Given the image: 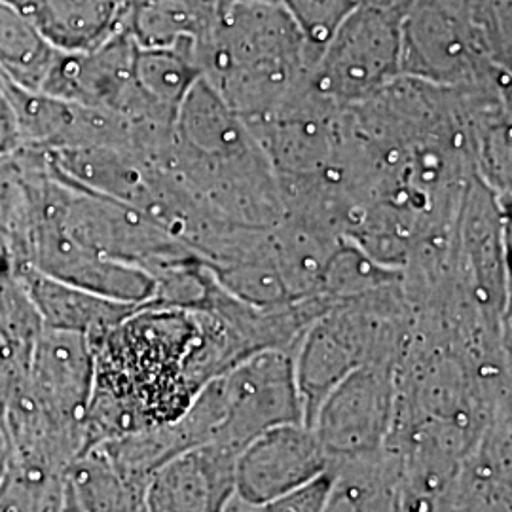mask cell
<instances>
[{
  "label": "cell",
  "instance_id": "1",
  "mask_svg": "<svg viewBox=\"0 0 512 512\" xmlns=\"http://www.w3.org/2000/svg\"><path fill=\"white\" fill-rule=\"evenodd\" d=\"M93 351L86 450L177 420L205 385L251 357L217 311L147 304L95 340Z\"/></svg>",
  "mask_w": 512,
  "mask_h": 512
},
{
  "label": "cell",
  "instance_id": "2",
  "mask_svg": "<svg viewBox=\"0 0 512 512\" xmlns=\"http://www.w3.org/2000/svg\"><path fill=\"white\" fill-rule=\"evenodd\" d=\"M317 61L283 4L220 0L200 71L232 112L255 122L310 92Z\"/></svg>",
  "mask_w": 512,
  "mask_h": 512
},
{
  "label": "cell",
  "instance_id": "3",
  "mask_svg": "<svg viewBox=\"0 0 512 512\" xmlns=\"http://www.w3.org/2000/svg\"><path fill=\"white\" fill-rule=\"evenodd\" d=\"M412 2L363 0L319 55L313 88L349 109L401 76V31Z\"/></svg>",
  "mask_w": 512,
  "mask_h": 512
},
{
  "label": "cell",
  "instance_id": "4",
  "mask_svg": "<svg viewBox=\"0 0 512 512\" xmlns=\"http://www.w3.org/2000/svg\"><path fill=\"white\" fill-rule=\"evenodd\" d=\"M401 74L442 88L497 86L495 63L467 0H414L403 19Z\"/></svg>",
  "mask_w": 512,
  "mask_h": 512
},
{
  "label": "cell",
  "instance_id": "5",
  "mask_svg": "<svg viewBox=\"0 0 512 512\" xmlns=\"http://www.w3.org/2000/svg\"><path fill=\"white\" fill-rule=\"evenodd\" d=\"M217 385L222 420L213 442L241 452L268 429L304 423L294 351H258L217 378Z\"/></svg>",
  "mask_w": 512,
  "mask_h": 512
},
{
  "label": "cell",
  "instance_id": "6",
  "mask_svg": "<svg viewBox=\"0 0 512 512\" xmlns=\"http://www.w3.org/2000/svg\"><path fill=\"white\" fill-rule=\"evenodd\" d=\"M395 372V366H359L327 395L311 429L329 465L384 450L397 410Z\"/></svg>",
  "mask_w": 512,
  "mask_h": 512
},
{
  "label": "cell",
  "instance_id": "7",
  "mask_svg": "<svg viewBox=\"0 0 512 512\" xmlns=\"http://www.w3.org/2000/svg\"><path fill=\"white\" fill-rule=\"evenodd\" d=\"M327 471L329 458L311 427L304 423L279 425L239 452L234 494L260 505L291 494Z\"/></svg>",
  "mask_w": 512,
  "mask_h": 512
},
{
  "label": "cell",
  "instance_id": "8",
  "mask_svg": "<svg viewBox=\"0 0 512 512\" xmlns=\"http://www.w3.org/2000/svg\"><path fill=\"white\" fill-rule=\"evenodd\" d=\"M27 266L55 281L126 304L143 306L154 293L147 272L99 255L52 220L35 222L27 243Z\"/></svg>",
  "mask_w": 512,
  "mask_h": 512
},
{
  "label": "cell",
  "instance_id": "9",
  "mask_svg": "<svg viewBox=\"0 0 512 512\" xmlns=\"http://www.w3.org/2000/svg\"><path fill=\"white\" fill-rule=\"evenodd\" d=\"M93 374L95 351L88 336L40 329L27 355L25 385L50 416L86 431Z\"/></svg>",
  "mask_w": 512,
  "mask_h": 512
},
{
  "label": "cell",
  "instance_id": "10",
  "mask_svg": "<svg viewBox=\"0 0 512 512\" xmlns=\"http://www.w3.org/2000/svg\"><path fill=\"white\" fill-rule=\"evenodd\" d=\"M238 454L209 442L167 461L148 482V512L224 511L234 495Z\"/></svg>",
  "mask_w": 512,
  "mask_h": 512
},
{
  "label": "cell",
  "instance_id": "11",
  "mask_svg": "<svg viewBox=\"0 0 512 512\" xmlns=\"http://www.w3.org/2000/svg\"><path fill=\"white\" fill-rule=\"evenodd\" d=\"M18 275L42 327L84 334L92 344L141 308L55 281L27 264L18 266Z\"/></svg>",
  "mask_w": 512,
  "mask_h": 512
},
{
  "label": "cell",
  "instance_id": "12",
  "mask_svg": "<svg viewBox=\"0 0 512 512\" xmlns=\"http://www.w3.org/2000/svg\"><path fill=\"white\" fill-rule=\"evenodd\" d=\"M220 0H128L122 31L139 48H181L196 57L219 18Z\"/></svg>",
  "mask_w": 512,
  "mask_h": 512
},
{
  "label": "cell",
  "instance_id": "13",
  "mask_svg": "<svg viewBox=\"0 0 512 512\" xmlns=\"http://www.w3.org/2000/svg\"><path fill=\"white\" fill-rule=\"evenodd\" d=\"M128 0H33L27 19L63 52H88L122 31Z\"/></svg>",
  "mask_w": 512,
  "mask_h": 512
},
{
  "label": "cell",
  "instance_id": "14",
  "mask_svg": "<svg viewBox=\"0 0 512 512\" xmlns=\"http://www.w3.org/2000/svg\"><path fill=\"white\" fill-rule=\"evenodd\" d=\"M332 484L321 512H395L399 456L393 448L329 465Z\"/></svg>",
  "mask_w": 512,
  "mask_h": 512
},
{
  "label": "cell",
  "instance_id": "15",
  "mask_svg": "<svg viewBox=\"0 0 512 512\" xmlns=\"http://www.w3.org/2000/svg\"><path fill=\"white\" fill-rule=\"evenodd\" d=\"M67 480L84 512H148V486L122 475L97 446L74 459Z\"/></svg>",
  "mask_w": 512,
  "mask_h": 512
},
{
  "label": "cell",
  "instance_id": "16",
  "mask_svg": "<svg viewBox=\"0 0 512 512\" xmlns=\"http://www.w3.org/2000/svg\"><path fill=\"white\" fill-rule=\"evenodd\" d=\"M61 54L33 21L0 2V74L19 88L42 92Z\"/></svg>",
  "mask_w": 512,
  "mask_h": 512
},
{
  "label": "cell",
  "instance_id": "17",
  "mask_svg": "<svg viewBox=\"0 0 512 512\" xmlns=\"http://www.w3.org/2000/svg\"><path fill=\"white\" fill-rule=\"evenodd\" d=\"M202 76L196 57L181 48H139L135 80L152 109L175 124L188 90Z\"/></svg>",
  "mask_w": 512,
  "mask_h": 512
},
{
  "label": "cell",
  "instance_id": "18",
  "mask_svg": "<svg viewBox=\"0 0 512 512\" xmlns=\"http://www.w3.org/2000/svg\"><path fill=\"white\" fill-rule=\"evenodd\" d=\"M67 497V475L48 473L12 459L0 482V512H63Z\"/></svg>",
  "mask_w": 512,
  "mask_h": 512
},
{
  "label": "cell",
  "instance_id": "19",
  "mask_svg": "<svg viewBox=\"0 0 512 512\" xmlns=\"http://www.w3.org/2000/svg\"><path fill=\"white\" fill-rule=\"evenodd\" d=\"M363 0H283V8L294 19L308 48L319 59L342 21Z\"/></svg>",
  "mask_w": 512,
  "mask_h": 512
},
{
  "label": "cell",
  "instance_id": "20",
  "mask_svg": "<svg viewBox=\"0 0 512 512\" xmlns=\"http://www.w3.org/2000/svg\"><path fill=\"white\" fill-rule=\"evenodd\" d=\"M330 484H332V475L327 471L291 494L277 497L268 503H260V505L247 503L234 494L228 499L222 512H321L330 492Z\"/></svg>",
  "mask_w": 512,
  "mask_h": 512
},
{
  "label": "cell",
  "instance_id": "21",
  "mask_svg": "<svg viewBox=\"0 0 512 512\" xmlns=\"http://www.w3.org/2000/svg\"><path fill=\"white\" fill-rule=\"evenodd\" d=\"M19 148H21V143H19L16 116H14L12 107L0 86V158L16 152Z\"/></svg>",
  "mask_w": 512,
  "mask_h": 512
},
{
  "label": "cell",
  "instance_id": "22",
  "mask_svg": "<svg viewBox=\"0 0 512 512\" xmlns=\"http://www.w3.org/2000/svg\"><path fill=\"white\" fill-rule=\"evenodd\" d=\"M10 459H12V446H10V437L4 421V410H0V482L8 471Z\"/></svg>",
  "mask_w": 512,
  "mask_h": 512
},
{
  "label": "cell",
  "instance_id": "23",
  "mask_svg": "<svg viewBox=\"0 0 512 512\" xmlns=\"http://www.w3.org/2000/svg\"><path fill=\"white\" fill-rule=\"evenodd\" d=\"M63 512H84L80 509V505H78V501H76V497H74L71 486H69V497H67V503H65Z\"/></svg>",
  "mask_w": 512,
  "mask_h": 512
},
{
  "label": "cell",
  "instance_id": "24",
  "mask_svg": "<svg viewBox=\"0 0 512 512\" xmlns=\"http://www.w3.org/2000/svg\"><path fill=\"white\" fill-rule=\"evenodd\" d=\"M260 2H272V4H281L283 0H260Z\"/></svg>",
  "mask_w": 512,
  "mask_h": 512
}]
</instances>
